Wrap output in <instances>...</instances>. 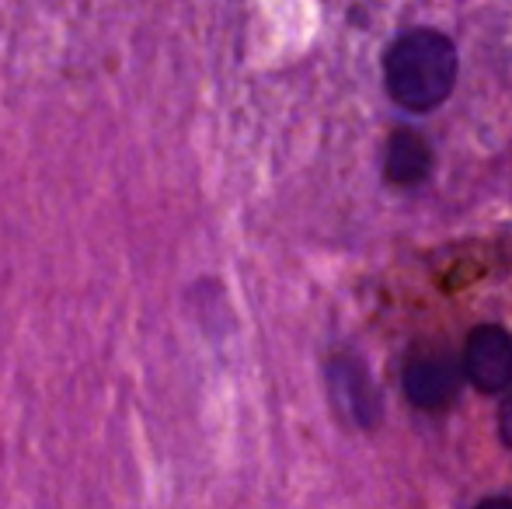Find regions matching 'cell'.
I'll return each mask as SVG.
<instances>
[{
  "mask_svg": "<svg viewBox=\"0 0 512 509\" xmlns=\"http://www.w3.org/2000/svg\"><path fill=\"white\" fill-rule=\"evenodd\" d=\"M460 74V53L450 35L436 28H411L398 35L384 60L387 95L408 112H432L450 98Z\"/></svg>",
  "mask_w": 512,
  "mask_h": 509,
  "instance_id": "6da1fadb",
  "label": "cell"
},
{
  "mask_svg": "<svg viewBox=\"0 0 512 509\" xmlns=\"http://www.w3.org/2000/svg\"><path fill=\"white\" fill-rule=\"evenodd\" d=\"M502 394H506V398H502V405H499V436H502V443L512 450V387Z\"/></svg>",
  "mask_w": 512,
  "mask_h": 509,
  "instance_id": "5b68a950",
  "label": "cell"
},
{
  "mask_svg": "<svg viewBox=\"0 0 512 509\" xmlns=\"http://www.w3.org/2000/svg\"><path fill=\"white\" fill-rule=\"evenodd\" d=\"M432 171V147L425 143V136L411 133V129H398L387 140L384 154V175L398 189H415L429 178Z\"/></svg>",
  "mask_w": 512,
  "mask_h": 509,
  "instance_id": "277c9868",
  "label": "cell"
},
{
  "mask_svg": "<svg viewBox=\"0 0 512 509\" xmlns=\"http://www.w3.org/2000/svg\"><path fill=\"white\" fill-rule=\"evenodd\" d=\"M464 377L481 394H502L512 387V335L502 325H478L467 332L464 356H460Z\"/></svg>",
  "mask_w": 512,
  "mask_h": 509,
  "instance_id": "7a4b0ae2",
  "label": "cell"
},
{
  "mask_svg": "<svg viewBox=\"0 0 512 509\" xmlns=\"http://www.w3.org/2000/svg\"><path fill=\"white\" fill-rule=\"evenodd\" d=\"M460 384H464V367L450 353L415 356V360H408L405 377H401L405 398L415 408H425V412L453 405V398L460 394Z\"/></svg>",
  "mask_w": 512,
  "mask_h": 509,
  "instance_id": "3957f363",
  "label": "cell"
}]
</instances>
